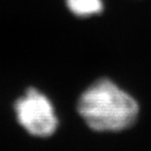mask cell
<instances>
[{"label": "cell", "instance_id": "cell-3", "mask_svg": "<svg viewBox=\"0 0 151 151\" xmlns=\"http://www.w3.org/2000/svg\"><path fill=\"white\" fill-rule=\"evenodd\" d=\"M68 11L79 18L98 16L104 9L103 0H65Z\"/></svg>", "mask_w": 151, "mask_h": 151}, {"label": "cell", "instance_id": "cell-2", "mask_svg": "<svg viewBox=\"0 0 151 151\" xmlns=\"http://www.w3.org/2000/svg\"><path fill=\"white\" fill-rule=\"evenodd\" d=\"M14 112L18 124L32 137H50L59 127V116L52 100L35 87L27 88L15 101Z\"/></svg>", "mask_w": 151, "mask_h": 151}, {"label": "cell", "instance_id": "cell-1", "mask_svg": "<svg viewBox=\"0 0 151 151\" xmlns=\"http://www.w3.org/2000/svg\"><path fill=\"white\" fill-rule=\"evenodd\" d=\"M77 111L93 131L121 132L135 124L139 116V105L116 82L102 78L80 94Z\"/></svg>", "mask_w": 151, "mask_h": 151}]
</instances>
